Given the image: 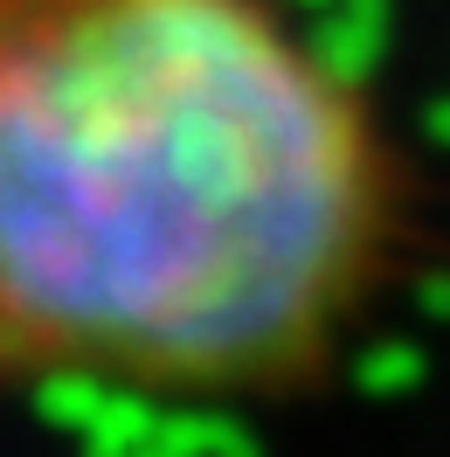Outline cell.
Masks as SVG:
<instances>
[{
    "label": "cell",
    "mask_w": 450,
    "mask_h": 457,
    "mask_svg": "<svg viewBox=\"0 0 450 457\" xmlns=\"http://www.w3.org/2000/svg\"><path fill=\"white\" fill-rule=\"evenodd\" d=\"M402 208L278 0H0V388L284 395L374 312Z\"/></svg>",
    "instance_id": "6da1fadb"
}]
</instances>
